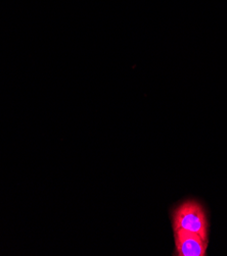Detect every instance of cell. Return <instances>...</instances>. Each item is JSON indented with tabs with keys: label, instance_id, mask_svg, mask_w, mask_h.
Wrapping results in <instances>:
<instances>
[{
	"label": "cell",
	"instance_id": "1",
	"mask_svg": "<svg viewBox=\"0 0 227 256\" xmlns=\"http://www.w3.org/2000/svg\"><path fill=\"white\" fill-rule=\"evenodd\" d=\"M173 226L174 230H185L208 240L209 224L206 212L194 200H187L176 208L173 214Z\"/></svg>",
	"mask_w": 227,
	"mask_h": 256
},
{
	"label": "cell",
	"instance_id": "2",
	"mask_svg": "<svg viewBox=\"0 0 227 256\" xmlns=\"http://www.w3.org/2000/svg\"><path fill=\"white\" fill-rule=\"evenodd\" d=\"M175 246L176 253L179 256H204L208 246V240L197 234L176 228Z\"/></svg>",
	"mask_w": 227,
	"mask_h": 256
}]
</instances>
